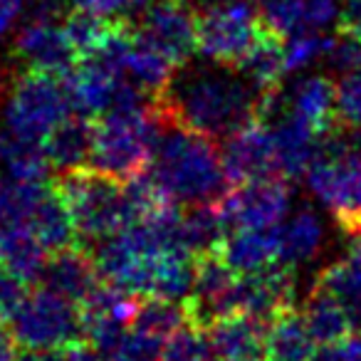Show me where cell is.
Instances as JSON below:
<instances>
[{
	"label": "cell",
	"mask_w": 361,
	"mask_h": 361,
	"mask_svg": "<svg viewBox=\"0 0 361 361\" xmlns=\"http://www.w3.org/2000/svg\"><path fill=\"white\" fill-rule=\"evenodd\" d=\"M166 124H180L211 139H228L257 119V92L226 72L193 70L156 97Z\"/></svg>",
	"instance_id": "obj_1"
},
{
	"label": "cell",
	"mask_w": 361,
	"mask_h": 361,
	"mask_svg": "<svg viewBox=\"0 0 361 361\" xmlns=\"http://www.w3.org/2000/svg\"><path fill=\"white\" fill-rule=\"evenodd\" d=\"M151 169L171 196L186 206L221 201L231 191L218 139L180 124H166L161 129Z\"/></svg>",
	"instance_id": "obj_2"
},
{
	"label": "cell",
	"mask_w": 361,
	"mask_h": 361,
	"mask_svg": "<svg viewBox=\"0 0 361 361\" xmlns=\"http://www.w3.org/2000/svg\"><path fill=\"white\" fill-rule=\"evenodd\" d=\"M52 188L70 208L77 226V240L87 250L136 223L134 211L126 201L124 183L92 166L57 171Z\"/></svg>",
	"instance_id": "obj_3"
},
{
	"label": "cell",
	"mask_w": 361,
	"mask_h": 361,
	"mask_svg": "<svg viewBox=\"0 0 361 361\" xmlns=\"http://www.w3.org/2000/svg\"><path fill=\"white\" fill-rule=\"evenodd\" d=\"M156 99V97H154ZM164 119L156 102L131 111H111L94 119V144L90 166L111 178L126 180L151 169Z\"/></svg>",
	"instance_id": "obj_4"
},
{
	"label": "cell",
	"mask_w": 361,
	"mask_h": 361,
	"mask_svg": "<svg viewBox=\"0 0 361 361\" xmlns=\"http://www.w3.org/2000/svg\"><path fill=\"white\" fill-rule=\"evenodd\" d=\"M307 186L341 231L361 235V149L346 139L341 124L322 141Z\"/></svg>",
	"instance_id": "obj_5"
},
{
	"label": "cell",
	"mask_w": 361,
	"mask_h": 361,
	"mask_svg": "<svg viewBox=\"0 0 361 361\" xmlns=\"http://www.w3.org/2000/svg\"><path fill=\"white\" fill-rule=\"evenodd\" d=\"M72 111L62 77L25 70L13 80L6 104L8 134L45 144L50 131Z\"/></svg>",
	"instance_id": "obj_6"
},
{
	"label": "cell",
	"mask_w": 361,
	"mask_h": 361,
	"mask_svg": "<svg viewBox=\"0 0 361 361\" xmlns=\"http://www.w3.org/2000/svg\"><path fill=\"white\" fill-rule=\"evenodd\" d=\"M265 27L247 0H221L198 13V52L218 67L235 70Z\"/></svg>",
	"instance_id": "obj_7"
},
{
	"label": "cell",
	"mask_w": 361,
	"mask_h": 361,
	"mask_svg": "<svg viewBox=\"0 0 361 361\" xmlns=\"http://www.w3.org/2000/svg\"><path fill=\"white\" fill-rule=\"evenodd\" d=\"M11 324L25 349H55L85 339L77 305L47 287L27 295Z\"/></svg>",
	"instance_id": "obj_8"
},
{
	"label": "cell",
	"mask_w": 361,
	"mask_h": 361,
	"mask_svg": "<svg viewBox=\"0 0 361 361\" xmlns=\"http://www.w3.org/2000/svg\"><path fill=\"white\" fill-rule=\"evenodd\" d=\"M136 35L169 57L176 67H183L198 50V16L191 0H156L146 8Z\"/></svg>",
	"instance_id": "obj_9"
},
{
	"label": "cell",
	"mask_w": 361,
	"mask_h": 361,
	"mask_svg": "<svg viewBox=\"0 0 361 361\" xmlns=\"http://www.w3.org/2000/svg\"><path fill=\"white\" fill-rule=\"evenodd\" d=\"M233 231L238 228H280L290 213V180L272 176L235 186L221 198Z\"/></svg>",
	"instance_id": "obj_10"
},
{
	"label": "cell",
	"mask_w": 361,
	"mask_h": 361,
	"mask_svg": "<svg viewBox=\"0 0 361 361\" xmlns=\"http://www.w3.org/2000/svg\"><path fill=\"white\" fill-rule=\"evenodd\" d=\"M221 154L231 188L250 183V180L280 176L272 126L260 119L250 121L240 131L228 136L226 144L221 146Z\"/></svg>",
	"instance_id": "obj_11"
},
{
	"label": "cell",
	"mask_w": 361,
	"mask_h": 361,
	"mask_svg": "<svg viewBox=\"0 0 361 361\" xmlns=\"http://www.w3.org/2000/svg\"><path fill=\"white\" fill-rule=\"evenodd\" d=\"M16 57L27 65V70L50 72L65 77L82 60L72 47L62 23L52 18H32L16 37Z\"/></svg>",
	"instance_id": "obj_12"
},
{
	"label": "cell",
	"mask_w": 361,
	"mask_h": 361,
	"mask_svg": "<svg viewBox=\"0 0 361 361\" xmlns=\"http://www.w3.org/2000/svg\"><path fill=\"white\" fill-rule=\"evenodd\" d=\"M295 267L277 260L250 275H240L238 285V312H245L267 324L280 312L295 305Z\"/></svg>",
	"instance_id": "obj_13"
},
{
	"label": "cell",
	"mask_w": 361,
	"mask_h": 361,
	"mask_svg": "<svg viewBox=\"0 0 361 361\" xmlns=\"http://www.w3.org/2000/svg\"><path fill=\"white\" fill-rule=\"evenodd\" d=\"M121 77L124 75L102 65L99 60H92V57L80 60L62 77L72 111L90 116V119H99V116L109 114Z\"/></svg>",
	"instance_id": "obj_14"
},
{
	"label": "cell",
	"mask_w": 361,
	"mask_h": 361,
	"mask_svg": "<svg viewBox=\"0 0 361 361\" xmlns=\"http://www.w3.org/2000/svg\"><path fill=\"white\" fill-rule=\"evenodd\" d=\"M40 280L47 290L80 305L99 285L102 277L92 252L85 245H70L65 250L50 252Z\"/></svg>",
	"instance_id": "obj_15"
},
{
	"label": "cell",
	"mask_w": 361,
	"mask_h": 361,
	"mask_svg": "<svg viewBox=\"0 0 361 361\" xmlns=\"http://www.w3.org/2000/svg\"><path fill=\"white\" fill-rule=\"evenodd\" d=\"M287 111L324 139L341 124L336 111V85L324 75L305 77L287 92Z\"/></svg>",
	"instance_id": "obj_16"
},
{
	"label": "cell",
	"mask_w": 361,
	"mask_h": 361,
	"mask_svg": "<svg viewBox=\"0 0 361 361\" xmlns=\"http://www.w3.org/2000/svg\"><path fill=\"white\" fill-rule=\"evenodd\" d=\"M218 361H250L265 356V331L262 319L245 312L221 317L206 326Z\"/></svg>",
	"instance_id": "obj_17"
},
{
	"label": "cell",
	"mask_w": 361,
	"mask_h": 361,
	"mask_svg": "<svg viewBox=\"0 0 361 361\" xmlns=\"http://www.w3.org/2000/svg\"><path fill=\"white\" fill-rule=\"evenodd\" d=\"M231 233L233 226L221 201L191 203L180 213V250L193 260L211 252H221Z\"/></svg>",
	"instance_id": "obj_18"
},
{
	"label": "cell",
	"mask_w": 361,
	"mask_h": 361,
	"mask_svg": "<svg viewBox=\"0 0 361 361\" xmlns=\"http://www.w3.org/2000/svg\"><path fill=\"white\" fill-rule=\"evenodd\" d=\"M272 136H275V151H277V171L282 178L295 180L302 173L310 171L314 159L319 156L322 136L312 131L307 124L285 111L277 121H272Z\"/></svg>",
	"instance_id": "obj_19"
},
{
	"label": "cell",
	"mask_w": 361,
	"mask_h": 361,
	"mask_svg": "<svg viewBox=\"0 0 361 361\" xmlns=\"http://www.w3.org/2000/svg\"><path fill=\"white\" fill-rule=\"evenodd\" d=\"M221 255L238 275H250L280 260V228H238L223 243Z\"/></svg>",
	"instance_id": "obj_20"
},
{
	"label": "cell",
	"mask_w": 361,
	"mask_h": 361,
	"mask_svg": "<svg viewBox=\"0 0 361 361\" xmlns=\"http://www.w3.org/2000/svg\"><path fill=\"white\" fill-rule=\"evenodd\" d=\"M285 35L272 30L265 23L260 37L252 45V50L243 57V62L235 67L240 72L243 80L255 92H275L282 90V77L287 75L285 67Z\"/></svg>",
	"instance_id": "obj_21"
},
{
	"label": "cell",
	"mask_w": 361,
	"mask_h": 361,
	"mask_svg": "<svg viewBox=\"0 0 361 361\" xmlns=\"http://www.w3.org/2000/svg\"><path fill=\"white\" fill-rule=\"evenodd\" d=\"M92 144H94V119L75 111L50 131L45 139V151L57 171H72L90 166Z\"/></svg>",
	"instance_id": "obj_22"
},
{
	"label": "cell",
	"mask_w": 361,
	"mask_h": 361,
	"mask_svg": "<svg viewBox=\"0 0 361 361\" xmlns=\"http://www.w3.org/2000/svg\"><path fill=\"white\" fill-rule=\"evenodd\" d=\"M314 336L300 312L285 310L267 322L265 331V359L267 361H312Z\"/></svg>",
	"instance_id": "obj_23"
},
{
	"label": "cell",
	"mask_w": 361,
	"mask_h": 361,
	"mask_svg": "<svg viewBox=\"0 0 361 361\" xmlns=\"http://www.w3.org/2000/svg\"><path fill=\"white\" fill-rule=\"evenodd\" d=\"M47 247L37 240L27 223L18 226H0V265H6L25 282H35L42 277L47 265Z\"/></svg>",
	"instance_id": "obj_24"
},
{
	"label": "cell",
	"mask_w": 361,
	"mask_h": 361,
	"mask_svg": "<svg viewBox=\"0 0 361 361\" xmlns=\"http://www.w3.org/2000/svg\"><path fill=\"white\" fill-rule=\"evenodd\" d=\"M302 317H305L317 344H331V341L344 339L356 326L354 317L349 314L344 302L334 292L326 290L324 285H319V282H314L312 292L307 295Z\"/></svg>",
	"instance_id": "obj_25"
},
{
	"label": "cell",
	"mask_w": 361,
	"mask_h": 361,
	"mask_svg": "<svg viewBox=\"0 0 361 361\" xmlns=\"http://www.w3.org/2000/svg\"><path fill=\"white\" fill-rule=\"evenodd\" d=\"M196 280V260L186 252H161L151 262L149 295L164 297V300L186 302L193 292Z\"/></svg>",
	"instance_id": "obj_26"
},
{
	"label": "cell",
	"mask_w": 361,
	"mask_h": 361,
	"mask_svg": "<svg viewBox=\"0 0 361 361\" xmlns=\"http://www.w3.org/2000/svg\"><path fill=\"white\" fill-rule=\"evenodd\" d=\"M27 226L32 228L37 240L47 247V252H57L70 245H80L75 218H72L70 208L65 206V201L55 193V188H50V193L40 201V206L35 208Z\"/></svg>",
	"instance_id": "obj_27"
},
{
	"label": "cell",
	"mask_w": 361,
	"mask_h": 361,
	"mask_svg": "<svg viewBox=\"0 0 361 361\" xmlns=\"http://www.w3.org/2000/svg\"><path fill=\"white\" fill-rule=\"evenodd\" d=\"M188 324H193V322L186 302L164 300V297H144L129 329L164 344L166 339H171L176 331Z\"/></svg>",
	"instance_id": "obj_28"
},
{
	"label": "cell",
	"mask_w": 361,
	"mask_h": 361,
	"mask_svg": "<svg viewBox=\"0 0 361 361\" xmlns=\"http://www.w3.org/2000/svg\"><path fill=\"white\" fill-rule=\"evenodd\" d=\"M324 240V228L312 208H302L280 228V260L287 265H302L317 257Z\"/></svg>",
	"instance_id": "obj_29"
},
{
	"label": "cell",
	"mask_w": 361,
	"mask_h": 361,
	"mask_svg": "<svg viewBox=\"0 0 361 361\" xmlns=\"http://www.w3.org/2000/svg\"><path fill=\"white\" fill-rule=\"evenodd\" d=\"M317 282L334 292L354 317V324L361 326V235H354L349 252L326 267Z\"/></svg>",
	"instance_id": "obj_30"
},
{
	"label": "cell",
	"mask_w": 361,
	"mask_h": 361,
	"mask_svg": "<svg viewBox=\"0 0 361 361\" xmlns=\"http://www.w3.org/2000/svg\"><path fill=\"white\" fill-rule=\"evenodd\" d=\"M0 166L6 169L8 178L47 183L52 161L45 151V144H35V141L8 134V139H0Z\"/></svg>",
	"instance_id": "obj_31"
},
{
	"label": "cell",
	"mask_w": 361,
	"mask_h": 361,
	"mask_svg": "<svg viewBox=\"0 0 361 361\" xmlns=\"http://www.w3.org/2000/svg\"><path fill=\"white\" fill-rule=\"evenodd\" d=\"M173 72H176V65L169 57H164L159 50L146 45V42L136 35V45L131 47L129 60H126V67H124V75L129 77V80H134L139 87H144L151 97H159L171 87V82H173V77H176Z\"/></svg>",
	"instance_id": "obj_32"
},
{
	"label": "cell",
	"mask_w": 361,
	"mask_h": 361,
	"mask_svg": "<svg viewBox=\"0 0 361 361\" xmlns=\"http://www.w3.org/2000/svg\"><path fill=\"white\" fill-rule=\"evenodd\" d=\"M47 193V183H27L16 178L0 180V226L30 223L35 208Z\"/></svg>",
	"instance_id": "obj_33"
},
{
	"label": "cell",
	"mask_w": 361,
	"mask_h": 361,
	"mask_svg": "<svg viewBox=\"0 0 361 361\" xmlns=\"http://www.w3.org/2000/svg\"><path fill=\"white\" fill-rule=\"evenodd\" d=\"M161 361H218V356L208 331L198 324H188L164 341Z\"/></svg>",
	"instance_id": "obj_34"
},
{
	"label": "cell",
	"mask_w": 361,
	"mask_h": 361,
	"mask_svg": "<svg viewBox=\"0 0 361 361\" xmlns=\"http://www.w3.org/2000/svg\"><path fill=\"white\" fill-rule=\"evenodd\" d=\"M329 42H331V37H322L312 30L295 32L285 45L287 75H290V72L305 70V67H310L312 62L319 60V57H326V52H329Z\"/></svg>",
	"instance_id": "obj_35"
},
{
	"label": "cell",
	"mask_w": 361,
	"mask_h": 361,
	"mask_svg": "<svg viewBox=\"0 0 361 361\" xmlns=\"http://www.w3.org/2000/svg\"><path fill=\"white\" fill-rule=\"evenodd\" d=\"M326 57H329L331 67L344 72V75L359 70L361 67V32L339 25L336 35L331 37V42H329Z\"/></svg>",
	"instance_id": "obj_36"
},
{
	"label": "cell",
	"mask_w": 361,
	"mask_h": 361,
	"mask_svg": "<svg viewBox=\"0 0 361 361\" xmlns=\"http://www.w3.org/2000/svg\"><path fill=\"white\" fill-rule=\"evenodd\" d=\"M339 121L351 129H361V67L344 77L336 87Z\"/></svg>",
	"instance_id": "obj_37"
},
{
	"label": "cell",
	"mask_w": 361,
	"mask_h": 361,
	"mask_svg": "<svg viewBox=\"0 0 361 361\" xmlns=\"http://www.w3.org/2000/svg\"><path fill=\"white\" fill-rule=\"evenodd\" d=\"M27 282L6 265H0V322H13L23 302L27 300Z\"/></svg>",
	"instance_id": "obj_38"
},
{
	"label": "cell",
	"mask_w": 361,
	"mask_h": 361,
	"mask_svg": "<svg viewBox=\"0 0 361 361\" xmlns=\"http://www.w3.org/2000/svg\"><path fill=\"white\" fill-rule=\"evenodd\" d=\"M312 361H361V336L349 334L331 344H322V349L314 351Z\"/></svg>",
	"instance_id": "obj_39"
},
{
	"label": "cell",
	"mask_w": 361,
	"mask_h": 361,
	"mask_svg": "<svg viewBox=\"0 0 361 361\" xmlns=\"http://www.w3.org/2000/svg\"><path fill=\"white\" fill-rule=\"evenodd\" d=\"M302 13H305V30L322 27L334 18L336 0H300Z\"/></svg>",
	"instance_id": "obj_40"
},
{
	"label": "cell",
	"mask_w": 361,
	"mask_h": 361,
	"mask_svg": "<svg viewBox=\"0 0 361 361\" xmlns=\"http://www.w3.org/2000/svg\"><path fill=\"white\" fill-rule=\"evenodd\" d=\"M77 11L94 13V16H114L124 8L134 6V0H72Z\"/></svg>",
	"instance_id": "obj_41"
},
{
	"label": "cell",
	"mask_w": 361,
	"mask_h": 361,
	"mask_svg": "<svg viewBox=\"0 0 361 361\" xmlns=\"http://www.w3.org/2000/svg\"><path fill=\"white\" fill-rule=\"evenodd\" d=\"M16 361H70L67 346H55V349H25L18 354Z\"/></svg>",
	"instance_id": "obj_42"
},
{
	"label": "cell",
	"mask_w": 361,
	"mask_h": 361,
	"mask_svg": "<svg viewBox=\"0 0 361 361\" xmlns=\"http://www.w3.org/2000/svg\"><path fill=\"white\" fill-rule=\"evenodd\" d=\"M18 346H20V341H18L16 331L8 329L6 322H0V361H16L20 354Z\"/></svg>",
	"instance_id": "obj_43"
},
{
	"label": "cell",
	"mask_w": 361,
	"mask_h": 361,
	"mask_svg": "<svg viewBox=\"0 0 361 361\" xmlns=\"http://www.w3.org/2000/svg\"><path fill=\"white\" fill-rule=\"evenodd\" d=\"M23 0H0V37L13 27L16 18L20 16Z\"/></svg>",
	"instance_id": "obj_44"
},
{
	"label": "cell",
	"mask_w": 361,
	"mask_h": 361,
	"mask_svg": "<svg viewBox=\"0 0 361 361\" xmlns=\"http://www.w3.org/2000/svg\"><path fill=\"white\" fill-rule=\"evenodd\" d=\"M339 25L361 32V0H344V13H341Z\"/></svg>",
	"instance_id": "obj_45"
},
{
	"label": "cell",
	"mask_w": 361,
	"mask_h": 361,
	"mask_svg": "<svg viewBox=\"0 0 361 361\" xmlns=\"http://www.w3.org/2000/svg\"><path fill=\"white\" fill-rule=\"evenodd\" d=\"M102 361H131L129 356H121V354H111V356H102Z\"/></svg>",
	"instance_id": "obj_46"
},
{
	"label": "cell",
	"mask_w": 361,
	"mask_h": 361,
	"mask_svg": "<svg viewBox=\"0 0 361 361\" xmlns=\"http://www.w3.org/2000/svg\"><path fill=\"white\" fill-rule=\"evenodd\" d=\"M144 3H149V0H134V6H144Z\"/></svg>",
	"instance_id": "obj_47"
}]
</instances>
